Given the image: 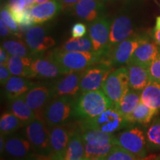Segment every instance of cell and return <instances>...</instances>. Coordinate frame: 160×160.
<instances>
[{"label":"cell","instance_id":"obj_1","mask_svg":"<svg viewBox=\"0 0 160 160\" xmlns=\"http://www.w3.org/2000/svg\"><path fill=\"white\" fill-rule=\"evenodd\" d=\"M108 52H68L55 48L48 55L65 73L73 71H81L96 64L102 62Z\"/></svg>","mask_w":160,"mask_h":160},{"label":"cell","instance_id":"obj_2","mask_svg":"<svg viewBox=\"0 0 160 160\" xmlns=\"http://www.w3.org/2000/svg\"><path fill=\"white\" fill-rule=\"evenodd\" d=\"M113 107L112 102L102 90L81 93L73 104V115L80 119H88L99 115Z\"/></svg>","mask_w":160,"mask_h":160},{"label":"cell","instance_id":"obj_3","mask_svg":"<svg viewBox=\"0 0 160 160\" xmlns=\"http://www.w3.org/2000/svg\"><path fill=\"white\" fill-rule=\"evenodd\" d=\"M82 129L85 159L105 157L109 153L115 145V136L93 129Z\"/></svg>","mask_w":160,"mask_h":160},{"label":"cell","instance_id":"obj_4","mask_svg":"<svg viewBox=\"0 0 160 160\" xmlns=\"http://www.w3.org/2000/svg\"><path fill=\"white\" fill-rule=\"evenodd\" d=\"M129 122L114 107H111L97 117L84 119L79 123L82 128L93 129L113 134L127 127Z\"/></svg>","mask_w":160,"mask_h":160},{"label":"cell","instance_id":"obj_5","mask_svg":"<svg viewBox=\"0 0 160 160\" xmlns=\"http://www.w3.org/2000/svg\"><path fill=\"white\" fill-rule=\"evenodd\" d=\"M24 134L39 156L51 157L52 151L50 142V129L42 119H33L26 124Z\"/></svg>","mask_w":160,"mask_h":160},{"label":"cell","instance_id":"obj_6","mask_svg":"<svg viewBox=\"0 0 160 160\" xmlns=\"http://www.w3.org/2000/svg\"><path fill=\"white\" fill-rule=\"evenodd\" d=\"M115 145L140 159L148 156L146 136L139 128H131L118 133L115 136Z\"/></svg>","mask_w":160,"mask_h":160},{"label":"cell","instance_id":"obj_7","mask_svg":"<svg viewBox=\"0 0 160 160\" xmlns=\"http://www.w3.org/2000/svg\"><path fill=\"white\" fill-rule=\"evenodd\" d=\"M101 90L111 102L113 107L116 108L130 90L127 68L120 67L113 70L108 76Z\"/></svg>","mask_w":160,"mask_h":160},{"label":"cell","instance_id":"obj_8","mask_svg":"<svg viewBox=\"0 0 160 160\" xmlns=\"http://www.w3.org/2000/svg\"><path fill=\"white\" fill-rule=\"evenodd\" d=\"M73 100L71 97H61L53 99L46 106L43 119L49 128L65 124L73 113Z\"/></svg>","mask_w":160,"mask_h":160},{"label":"cell","instance_id":"obj_9","mask_svg":"<svg viewBox=\"0 0 160 160\" xmlns=\"http://www.w3.org/2000/svg\"><path fill=\"white\" fill-rule=\"evenodd\" d=\"M148 37L146 35L137 34L110 48L104 62L113 68L128 64L137 48Z\"/></svg>","mask_w":160,"mask_h":160},{"label":"cell","instance_id":"obj_10","mask_svg":"<svg viewBox=\"0 0 160 160\" xmlns=\"http://www.w3.org/2000/svg\"><path fill=\"white\" fill-rule=\"evenodd\" d=\"M113 71V67L102 62L84 71L80 80V93L101 90L108 76Z\"/></svg>","mask_w":160,"mask_h":160},{"label":"cell","instance_id":"obj_11","mask_svg":"<svg viewBox=\"0 0 160 160\" xmlns=\"http://www.w3.org/2000/svg\"><path fill=\"white\" fill-rule=\"evenodd\" d=\"M12 160L36 159L38 156L25 134L6 136L4 153Z\"/></svg>","mask_w":160,"mask_h":160},{"label":"cell","instance_id":"obj_12","mask_svg":"<svg viewBox=\"0 0 160 160\" xmlns=\"http://www.w3.org/2000/svg\"><path fill=\"white\" fill-rule=\"evenodd\" d=\"M111 22V18L104 15L90 23L88 37L93 44L94 51H109Z\"/></svg>","mask_w":160,"mask_h":160},{"label":"cell","instance_id":"obj_13","mask_svg":"<svg viewBox=\"0 0 160 160\" xmlns=\"http://www.w3.org/2000/svg\"><path fill=\"white\" fill-rule=\"evenodd\" d=\"M25 42L35 55L42 54L56 45V41L49 35L47 28L35 25L25 33Z\"/></svg>","mask_w":160,"mask_h":160},{"label":"cell","instance_id":"obj_14","mask_svg":"<svg viewBox=\"0 0 160 160\" xmlns=\"http://www.w3.org/2000/svg\"><path fill=\"white\" fill-rule=\"evenodd\" d=\"M84 71L70 72L57 79L51 86L53 99L61 97L73 98L80 93V80Z\"/></svg>","mask_w":160,"mask_h":160},{"label":"cell","instance_id":"obj_15","mask_svg":"<svg viewBox=\"0 0 160 160\" xmlns=\"http://www.w3.org/2000/svg\"><path fill=\"white\" fill-rule=\"evenodd\" d=\"M23 97L28 105L36 113L37 118L43 120L44 110L53 99L51 87L37 85Z\"/></svg>","mask_w":160,"mask_h":160},{"label":"cell","instance_id":"obj_16","mask_svg":"<svg viewBox=\"0 0 160 160\" xmlns=\"http://www.w3.org/2000/svg\"><path fill=\"white\" fill-rule=\"evenodd\" d=\"M31 70L33 78L54 79L65 74L63 70L50 57L48 53L35 55L32 59Z\"/></svg>","mask_w":160,"mask_h":160},{"label":"cell","instance_id":"obj_17","mask_svg":"<svg viewBox=\"0 0 160 160\" xmlns=\"http://www.w3.org/2000/svg\"><path fill=\"white\" fill-rule=\"evenodd\" d=\"M132 19L126 13H120L112 19L110 33V48L135 36Z\"/></svg>","mask_w":160,"mask_h":160},{"label":"cell","instance_id":"obj_18","mask_svg":"<svg viewBox=\"0 0 160 160\" xmlns=\"http://www.w3.org/2000/svg\"><path fill=\"white\" fill-rule=\"evenodd\" d=\"M68 12L79 19L92 22L105 15V3L99 0H80Z\"/></svg>","mask_w":160,"mask_h":160},{"label":"cell","instance_id":"obj_19","mask_svg":"<svg viewBox=\"0 0 160 160\" xmlns=\"http://www.w3.org/2000/svg\"><path fill=\"white\" fill-rule=\"evenodd\" d=\"M158 45L155 41L146 38L133 52L128 64H136L148 68L159 54L160 50Z\"/></svg>","mask_w":160,"mask_h":160},{"label":"cell","instance_id":"obj_20","mask_svg":"<svg viewBox=\"0 0 160 160\" xmlns=\"http://www.w3.org/2000/svg\"><path fill=\"white\" fill-rule=\"evenodd\" d=\"M71 128L72 125L68 126L65 124L49 128L51 155L63 157L68 143Z\"/></svg>","mask_w":160,"mask_h":160},{"label":"cell","instance_id":"obj_21","mask_svg":"<svg viewBox=\"0 0 160 160\" xmlns=\"http://www.w3.org/2000/svg\"><path fill=\"white\" fill-rule=\"evenodd\" d=\"M65 160H84L85 146L80 125H72L69 141L62 157Z\"/></svg>","mask_w":160,"mask_h":160},{"label":"cell","instance_id":"obj_22","mask_svg":"<svg viewBox=\"0 0 160 160\" xmlns=\"http://www.w3.org/2000/svg\"><path fill=\"white\" fill-rule=\"evenodd\" d=\"M62 10V8L59 0H51L33 6L31 8V12L35 23L41 24L53 19Z\"/></svg>","mask_w":160,"mask_h":160},{"label":"cell","instance_id":"obj_23","mask_svg":"<svg viewBox=\"0 0 160 160\" xmlns=\"http://www.w3.org/2000/svg\"><path fill=\"white\" fill-rule=\"evenodd\" d=\"M37 83L28 79V78L12 76L4 86L5 97L8 100H13L25 95Z\"/></svg>","mask_w":160,"mask_h":160},{"label":"cell","instance_id":"obj_24","mask_svg":"<svg viewBox=\"0 0 160 160\" xmlns=\"http://www.w3.org/2000/svg\"><path fill=\"white\" fill-rule=\"evenodd\" d=\"M130 88L142 91L151 81L148 68L136 65L127 64Z\"/></svg>","mask_w":160,"mask_h":160},{"label":"cell","instance_id":"obj_25","mask_svg":"<svg viewBox=\"0 0 160 160\" xmlns=\"http://www.w3.org/2000/svg\"><path fill=\"white\" fill-rule=\"evenodd\" d=\"M9 110L25 125L37 118L35 112L26 103L23 96L10 100Z\"/></svg>","mask_w":160,"mask_h":160},{"label":"cell","instance_id":"obj_26","mask_svg":"<svg viewBox=\"0 0 160 160\" xmlns=\"http://www.w3.org/2000/svg\"><path fill=\"white\" fill-rule=\"evenodd\" d=\"M32 59L33 57L11 56L7 66L13 76L31 79L33 78L31 70Z\"/></svg>","mask_w":160,"mask_h":160},{"label":"cell","instance_id":"obj_27","mask_svg":"<svg viewBox=\"0 0 160 160\" xmlns=\"http://www.w3.org/2000/svg\"><path fill=\"white\" fill-rule=\"evenodd\" d=\"M141 101L152 109L160 111V82L150 81L141 91Z\"/></svg>","mask_w":160,"mask_h":160},{"label":"cell","instance_id":"obj_28","mask_svg":"<svg viewBox=\"0 0 160 160\" xmlns=\"http://www.w3.org/2000/svg\"><path fill=\"white\" fill-rule=\"evenodd\" d=\"M141 102V93L140 91L130 89L124 96L119 104L116 106L115 108L125 117L126 119L128 116L133 111L137 106Z\"/></svg>","mask_w":160,"mask_h":160},{"label":"cell","instance_id":"obj_29","mask_svg":"<svg viewBox=\"0 0 160 160\" xmlns=\"http://www.w3.org/2000/svg\"><path fill=\"white\" fill-rule=\"evenodd\" d=\"M2 47L10 56L13 57H33V54L28 46L19 39H5L2 42Z\"/></svg>","mask_w":160,"mask_h":160},{"label":"cell","instance_id":"obj_30","mask_svg":"<svg viewBox=\"0 0 160 160\" xmlns=\"http://www.w3.org/2000/svg\"><path fill=\"white\" fill-rule=\"evenodd\" d=\"M158 112L159 111L151 108L141 101L131 113V115L126 118V120L129 123H139L145 125L151 121Z\"/></svg>","mask_w":160,"mask_h":160},{"label":"cell","instance_id":"obj_31","mask_svg":"<svg viewBox=\"0 0 160 160\" xmlns=\"http://www.w3.org/2000/svg\"><path fill=\"white\" fill-rule=\"evenodd\" d=\"M58 48L63 51L68 52L93 51V44L89 37H83L81 38L71 37Z\"/></svg>","mask_w":160,"mask_h":160},{"label":"cell","instance_id":"obj_32","mask_svg":"<svg viewBox=\"0 0 160 160\" xmlns=\"http://www.w3.org/2000/svg\"><path fill=\"white\" fill-rule=\"evenodd\" d=\"M25 125V124L11 111L5 112L1 116L0 119L1 134L5 136L13 134Z\"/></svg>","mask_w":160,"mask_h":160},{"label":"cell","instance_id":"obj_33","mask_svg":"<svg viewBox=\"0 0 160 160\" xmlns=\"http://www.w3.org/2000/svg\"><path fill=\"white\" fill-rule=\"evenodd\" d=\"M148 149L151 151L160 150V117L153 120L146 131Z\"/></svg>","mask_w":160,"mask_h":160},{"label":"cell","instance_id":"obj_34","mask_svg":"<svg viewBox=\"0 0 160 160\" xmlns=\"http://www.w3.org/2000/svg\"><path fill=\"white\" fill-rule=\"evenodd\" d=\"M157 157L154 154L149 155L144 159H140L125 150L115 145L108 155L104 157V160H153Z\"/></svg>","mask_w":160,"mask_h":160},{"label":"cell","instance_id":"obj_35","mask_svg":"<svg viewBox=\"0 0 160 160\" xmlns=\"http://www.w3.org/2000/svg\"><path fill=\"white\" fill-rule=\"evenodd\" d=\"M1 19L5 22V23L8 25L9 29L11 30L12 35L17 37L18 38L22 37L19 26L16 22L15 20L13 19V17H12L8 8L6 5L1 8Z\"/></svg>","mask_w":160,"mask_h":160},{"label":"cell","instance_id":"obj_36","mask_svg":"<svg viewBox=\"0 0 160 160\" xmlns=\"http://www.w3.org/2000/svg\"><path fill=\"white\" fill-rule=\"evenodd\" d=\"M35 24L34 19L32 17L31 8H27L24 11L23 18L22 19L21 22L19 24L20 31H21V32H25V33L28 30L33 27V25H35Z\"/></svg>","mask_w":160,"mask_h":160},{"label":"cell","instance_id":"obj_37","mask_svg":"<svg viewBox=\"0 0 160 160\" xmlns=\"http://www.w3.org/2000/svg\"><path fill=\"white\" fill-rule=\"evenodd\" d=\"M150 78L151 81L160 82V53L148 68Z\"/></svg>","mask_w":160,"mask_h":160},{"label":"cell","instance_id":"obj_38","mask_svg":"<svg viewBox=\"0 0 160 160\" xmlns=\"http://www.w3.org/2000/svg\"><path fill=\"white\" fill-rule=\"evenodd\" d=\"M87 26L82 22L75 23L71 28V37L73 38L83 37L87 34Z\"/></svg>","mask_w":160,"mask_h":160},{"label":"cell","instance_id":"obj_39","mask_svg":"<svg viewBox=\"0 0 160 160\" xmlns=\"http://www.w3.org/2000/svg\"><path fill=\"white\" fill-rule=\"evenodd\" d=\"M6 6L9 11H23L27 8L26 0H8Z\"/></svg>","mask_w":160,"mask_h":160},{"label":"cell","instance_id":"obj_40","mask_svg":"<svg viewBox=\"0 0 160 160\" xmlns=\"http://www.w3.org/2000/svg\"><path fill=\"white\" fill-rule=\"evenodd\" d=\"M12 76L13 75L11 74L7 65H0V83L2 85L5 86Z\"/></svg>","mask_w":160,"mask_h":160},{"label":"cell","instance_id":"obj_41","mask_svg":"<svg viewBox=\"0 0 160 160\" xmlns=\"http://www.w3.org/2000/svg\"><path fill=\"white\" fill-rule=\"evenodd\" d=\"M0 33L2 38H6L10 35H12L11 30L2 19H0Z\"/></svg>","mask_w":160,"mask_h":160},{"label":"cell","instance_id":"obj_42","mask_svg":"<svg viewBox=\"0 0 160 160\" xmlns=\"http://www.w3.org/2000/svg\"><path fill=\"white\" fill-rule=\"evenodd\" d=\"M10 57L11 56L8 54V53L2 47H1L0 48V65H7Z\"/></svg>","mask_w":160,"mask_h":160},{"label":"cell","instance_id":"obj_43","mask_svg":"<svg viewBox=\"0 0 160 160\" xmlns=\"http://www.w3.org/2000/svg\"><path fill=\"white\" fill-rule=\"evenodd\" d=\"M61 2L62 8L64 11H68L71 8L73 7L75 4H77L80 0H59Z\"/></svg>","mask_w":160,"mask_h":160},{"label":"cell","instance_id":"obj_44","mask_svg":"<svg viewBox=\"0 0 160 160\" xmlns=\"http://www.w3.org/2000/svg\"><path fill=\"white\" fill-rule=\"evenodd\" d=\"M153 37L156 42L160 46V29L154 28L153 31Z\"/></svg>","mask_w":160,"mask_h":160},{"label":"cell","instance_id":"obj_45","mask_svg":"<svg viewBox=\"0 0 160 160\" xmlns=\"http://www.w3.org/2000/svg\"><path fill=\"white\" fill-rule=\"evenodd\" d=\"M5 141H6V136L1 134V137H0V152H1V154H2V153H4Z\"/></svg>","mask_w":160,"mask_h":160},{"label":"cell","instance_id":"obj_46","mask_svg":"<svg viewBox=\"0 0 160 160\" xmlns=\"http://www.w3.org/2000/svg\"><path fill=\"white\" fill-rule=\"evenodd\" d=\"M36 0H26V5L28 8H31L33 6L35 5Z\"/></svg>","mask_w":160,"mask_h":160},{"label":"cell","instance_id":"obj_47","mask_svg":"<svg viewBox=\"0 0 160 160\" xmlns=\"http://www.w3.org/2000/svg\"><path fill=\"white\" fill-rule=\"evenodd\" d=\"M51 160H65L62 156H58V155H51ZM87 160V159H84Z\"/></svg>","mask_w":160,"mask_h":160},{"label":"cell","instance_id":"obj_48","mask_svg":"<svg viewBox=\"0 0 160 160\" xmlns=\"http://www.w3.org/2000/svg\"><path fill=\"white\" fill-rule=\"evenodd\" d=\"M34 160H51L50 157H45V156H38Z\"/></svg>","mask_w":160,"mask_h":160},{"label":"cell","instance_id":"obj_49","mask_svg":"<svg viewBox=\"0 0 160 160\" xmlns=\"http://www.w3.org/2000/svg\"><path fill=\"white\" fill-rule=\"evenodd\" d=\"M155 28L160 29V17H157L156 19V26Z\"/></svg>","mask_w":160,"mask_h":160},{"label":"cell","instance_id":"obj_50","mask_svg":"<svg viewBox=\"0 0 160 160\" xmlns=\"http://www.w3.org/2000/svg\"><path fill=\"white\" fill-rule=\"evenodd\" d=\"M51 1V0H36L35 5H38V4H42L44 2H46Z\"/></svg>","mask_w":160,"mask_h":160},{"label":"cell","instance_id":"obj_51","mask_svg":"<svg viewBox=\"0 0 160 160\" xmlns=\"http://www.w3.org/2000/svg\"><path fill=\"white\" fill-rule=\"evenodd\" d=\"M87 160H104V157H97V158H91V159Z\"/></svg>","mask_w":160,"mask_h":160},{"label":"cell","instance_id":"obj_52","mask_svg":"<svg viewBox=\"0 0 160 160\" xmlns=\"http://www.w3.org/2000/svg\"><path fill=\"white\" fill-rule=\"evenodd\" d=\"M35 159H19V160H34Z\"/></svg>","mask_w":160,"mask_h":160},{"label":"cell","instance_id":"obj_53","mask_svg":"<svg viewBox=\"0 0 160 160\" xmlns=\"http://www.w3.org/2000/svg\"><path fill=\"white\" fill-rule=\"evenodd\" d=\"M99 1L104 2H106V1H110V0H99Z\"/></svg>","mask_w":160,"mask_h":160},{"label":"cell","instance_id":"obj_54","mask_svg":"<svg viewBox=\"0 0 160 160\" xmlns=\"http://www.w3.org/2000/svg\"><path fill=\"white\" fill-rule=\"evenodd\" d=\"M157 160H160V155L159 156V157H157Z\"/></svg>","mask_w":160,"mask_h":160},{"label":"cell","instance_id":"obj_55","mask_svg":"<svg viewBox=\"0 0 160 160\" xmlns=\"http://www.w3.org/2000/svg\"><path fill=\"white\" fill-rule=\"evenodd\" d=\"M153 160H157V158H156V159H153Z\"/></svg>","mask_w":160,"mask_h":160},{"label":"cell","instance_id":"obj_56","mask_svg":"<svg viewBox=\"0 0 160 160\" xmlns=\"http://www.w3.org/2000/svg\"><path fill=\"white\" fill-rule=\"evenodd\" d=\"M110 1H111V0H110Z\"/></svg>","mask_w":160,"mask_h":160}]
</instances>
